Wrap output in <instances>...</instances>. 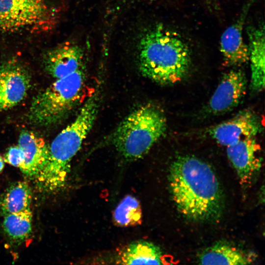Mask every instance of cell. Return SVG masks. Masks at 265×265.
Instances as JSON below:
<instances>
[{
  "mask_svg": "<svg viewBox=\"0 0 265 265\" xmlns=\"http://www.w3.org/2000/svg\"><path fill=\"white\" fill-rule=\"evenodd\" d=\"M4 166V161L3 159L0 156V173L2 171Z\"/></svg>",
  "mask_w": 265,
  "mask_h": 265,
  "instance_id": "cell-21",
  "label": "cell"
},
{
  "mask_svg": "<svg viewBox=\"0 0 265 265\" xmlns=\"http://www.w3.org/2000/svg\"><path fill=\"white\" fill-rule=\"evenodd\" d=\"M100 96L98 90L89 96L74 121L49 145L46 162L33 179L39 189L53 192L65 186L70 171L71 162L80 149L96 119Z\"/></svg>",
  "mask_w": 265,
  "mask_h": 265,
  "instance_id": "cell-3",
  "label": "cell"
},
{
  "mask_svg": "<svg viewBox=\"0 0 265 265\" xmlns=\"http://www.w3.org/2000/svg\"><path fill=\"white\" fill-rule=\"evenodd\" d=\"M3 216L2 228L11 240L21 242L29 236L32 221V213L30 208Z\"/></svg>",
  "mask_w": 265,
  "mask_h": 265,
  "instance_id": "cell-18",
  "label": "cell"
},
{
  "mask_svg": "<svg viewBox=\"0 0 265 265\" xmlns=\"http://www.w3.org/2000/svg\"><path fill=\"white\" fill-rule=\"evenodd\" d=\"M142 210L139 201L134 196H126L113 212L115 225L121 227L135 226L142 222Z\"/></svg>",
  "mask_w": 265,
  "mask_h": 265,
  "instance_id": "cell-19",
  "label": "cell"
},
{
  "mask_svg": "<svg viewBox=\"0 0 265 265\" xmlns=\"http://www.w3.org/2000/svg\"><path fill=\"white\" fill-rule=\"evenodd\" d=\"M262 128L259 117L253 112L244 110L233 118L213 126L208 132L218 144L227 146L241 139L254 137Z\"/></svg>",
  "mask_w": 265,
  "mask_h": 265,
  "instance_id": "cell-8",
  "label": "cell"
},
{
  "mask_svg": "<svg viewBox=\"0 0 265 265\" xmlns=\"http://www.w3.org/2000/svg\"><path fill=\"white\" fill-rule=\"evenodd\" d=\"M254 0H248L237 20L223 32L220 51L226 65L238 66L249 61L248 46L243 37V26Z\"/></svg>",
  "mask_w": 265,
  "mask_h": 265,
  "instance_id": "cell-11",
  "label": "cell"
},
{
  "mask_svg": "<svg viewBox=\"0 0 265 265\" xmlns=\"http://www.w3.org/2000/svg\"><path fill=\"white\" fill-rule=\"evenodd\" d=\"M54 16L47 0H0V31L45 29Z\"/></svg>",
  "mask_w": 265,
  "mask_h": 265,
  "instance_id": "cell-6",
  "label": "cell"
},
{
  "mask_svg": "<svg viewBox=\"0 0 265 265\" xmlns=\"http://www.w3.org/2000/svg\"><path fill=\"white\" fill-rule=\"evenodd\" d=\"M259 152L260 147L254 137L244 138L227 146L228 158L243 186L250 185L260 170L262 158Z\"/></svg>",
  "mask_w": 265,
  "mask_h": 265,
  "instance_id": "cell-10",
  "label": "cell"
},
{
  "mask_svg": "<svg viewBox=\"0 0 265 265\" xmlns=\"http://www.w3.org/2000/svg\"><path fill=\"white\" fill-rule=\"evenodd\" d=\"M138 61L144 77L160 84L170 85L182 80L187 74L191 53L178 33L159 24L142 34Z\"/></svg>",
  "mask_w": 265,
  "mask_h": 265,
  "instance_id": "cell-2",
  "label": "cell"
},
{
  "mask_svg": "<svg viewBox=\"0 0 265 265\" xmlns=\"http://www.w3.org/2000/svg\"><path fill=\"white\" fill-rule=\"evenodd\" d=\"M169 183L174 201L186 217L212 221L221 217L223 191L213 170L205 162L193 156H179L170 167Z\"/></svg>",
  "mask_w": 265,
  "mask_h": 265,
  "instance_id": "cell-1",
  "label": "cell"
},
{
  "mask_svg": "<svg viewBox=\"0 0 265 265\" xmlns=\"http://www.w3.org/2000/svg\"><path fill=\"white\" fill-rule=\"evenodd\" d=\"M28 71L18 61L9 60L0 66V110H6L19 103L29 87Z\"/></svg>",
  "mask_w": 265,
  "mask_h": 265,
  "instance_id": "cell-7",
  "label": "cell"
},
{
  "mask_svg": "<svg viewBox=\"0 0 265 265\" xmlns=\"http://www.w3.org/2000/svg\"><path fill=\"white\" fill-rule=\"evenodd\" d=\"M201 265H247L251 260L241 250L226 241H218L198 255Z\"/></svg>",
  "mask_w": 265,
  "mask_h": 265,
  "instance_id": "cell-15",
  "label": "cell"
},
{
  "mask_svg": "<svg viewBox=\"0 0 265 265\" xmlns=\"http://www.w3.org/2000/svg\"><path fill=\"white\" fill-rule=\"evenodd\" d=\"M250 62L251 88L258 92L265 87V33L264 26H250L247 29Z\"/></svg>",
  "mask_w": 265,
  "mask_h": 265,
  "instance_id": "cell-14",
  "label": "cell"
},
{
  "mask_svg": "<svg viewBox=\"0 0 265 265\" xmlns=\"http://www.w3.org/2000/svg\"><path fill=\"white\" fill-rule=\"evenodd\" d=\"M24 159L19 167L26 177L34 179L44 166L47 159L49 145L42 137L29 131H23L18 140Z\"/></svg>",
  "mask_w": 265,
  "mask_h": 265,
  "instance_id": "cell-13",
  "label": "cell"
},
{
  "mask_svg": "<svg viewBox=\"0 0 265 265\" xmlns=\"http://www.w3.org/2000/svg\"><path fill=\"white\" fill-rule=\"evenodd\" d=\"M85 79L82 68L56 79L34 97L27 115L29 121L47 126L61 121L79 101Z\"/></svg>",
  "mask_w": 265,
  "mask_h": 265,
  "instance_id": "cell-5",
  "label": "cell"
},
{
  "mask_svg": "<svg viewBox=\"0 0 265 265\" xmlns=\"http://www.w3.org/2000/svg\"><path fill=\"white\" fill-rule=\"evenodd\" d=\"M24 153L18 146H14L8 148L4 156V161L10 165L19 167L23 162Z\"/></svg>",
  "mask_w": 265,
  "mask_h": 265,
  "instance_id": "cell-20",
  "label": "cell"
},
{
  "mask_svg": "<svg viewBox=\"0 0 265 265\" xmlns=\"http://www.w3.org/2000/svg\"><path fill=\"white\" fill-rule=\"evenodd\" d=\"M119 264L124 265H161L162 252L154 243L144 240L133 241L119 254Z\"/></svg>",
  "mask_w": 265,
  "mask_h": 265,
  "instance_id": "cell-16",
  "label": "cell"
},
{
  "mask_svg": "<svg viewBox=\"0 0 265 265\" xmlns=\"http://www.w3.org/2000/svg\"><path fill=\"white\" fill-rule=\"evenodd\" d=\"M163 112L152 104L142 105L130 113L107 139L128 161L142 158L165 133Z\"/></svg>",
  "mask_w": 265,
  "mask_h": 265,
  "instance_id": "cell-4",
  "label": "cell"
},
{
  "mask_svg": "<svg viewBox=\"0 0 265 265\" xmlns=\"http://www.w3.org/2000/svg\"><path fill=\"white\" fill-rule=\"evenodd\" d=\"M247 81L240 70H232L222 77L207 106V111L217 115L236 107L245 94Z\"/></svg>",
  "mask_w": 265,
  "mask_h": 265,
  "instance_id": "cell-9",
  "label": "cell"
},
{
  "mask_svg": "<svg viewBox=\"0 0 265 265\" xmlns=\"http://www.w3.org/2000/svg\"><path fill=\"white\" fill-rule=\"evenodd\" d=\"M31 191L25 181H18L10 186L0 198V209L3 215L30 208Z\"/></svg>",
  "mask_w": 265,
  "mask_h": 265,
  "instance_id": "cell-17",
  "label": "cell"
},
{
  "mask_svg": "<svg viewBox=\"0 0 265 265\" xmlns=\"http://www.w3.org/2000/svg\"><path fill=\"white\" fill-rule=\"evenodd\" d=\"M83 56V51L80 46L64 43L45 53L43 65L50 75L58 79L82 68Z\"/></svg>",
  "mask_w": 265,
  "mask_h": 265,
  "instance_id": "cell-12",
  "label": "cell"
}]
</instances>
